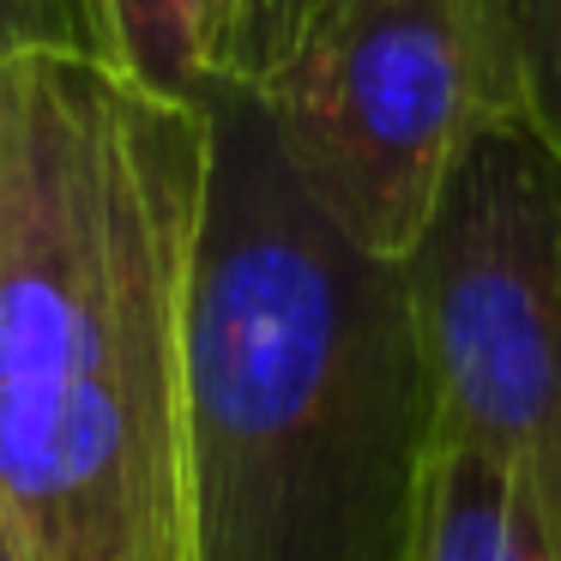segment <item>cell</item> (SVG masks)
Masks as SVG:
<instances>
[{
    "label": "cell",
    "mask_w": 561,
    "mask_h": 561,
    "mask_svg": "<svg viewBox=\"0 0 561 561\" xmlns=\"http://www.w3.org/2000/svg\"><path fill=\"white\" fill-rule=\"evenodd\" d=\"M199 103L91 49L0 79V513L25 561H182Z\"/></svg>",
    "instance_id": "obj_1"
},
{
    "label": "cell",
    "mask_w": 561,
    "mask_h": 561,
    "mask_svg": "<svg viewBox=\"0 0 561 561\" xmlns=\"http://www.w3.org/2000/svg\"><path fill=\"white\" fill-rule=\"evenodd\" d=\"M182 302V561H411L435 375L404 260L296 182L254 85L199 91Z\"/></svg>",
    "instance_id": "obj_2"
},
{
    "label": "cell",
    "mask_w": 561,
    "mask_h": 561,
    "mask_svg": "<svg viewBox=\"0 0 561 561\" xmlns=\"http://www.w3.org/2000/svg\"><path fill=\"white\" fill-rule=\"evenodd\" d=\"M320 211L380 260H411L459 158L513 115L489 0H327L254 85Z\"/></svg>",
    "instance_id": "obj_3"
},
{
    "label": "cell",
    "mask_w": 561,
    "mask_h": 561,
    "mask_svg": "<svg viewBox=\"0 0 561 561\" xmlns=\"http://www.w3.org/2000/svg\"><path fill=\"white\" fill-rule=\"evenodd\" d=\"M404 272L440 435L495 459L561 556V163L519 115L471 139Z\"/></svg>",
    "instance_id": "obj_4"
},
{
    "label": "cell",
    "mask_w": 561,
    "mask_h": 561,
    "mask_svg": "<svg viewBox=\"0 0 561 561\" xmlns=\"http://www.w3.org/2000/svg\"><path fill=\"white\" fill-rule=\"evenodd\" d=\"M411 561H561L525 489L465 440L435 428Z\"/></svg>",
    "instance_id": "obj_5"
},
{
    "label": "cell",
    "mask_w": 561,
    "mask_h": 561,
    "mask_svg": "<svg viewBox=\"0 0 561 561\" xmlns=\"http://www.w3.org/2000/svg\"><path fill=\"white\" fill-rule=\"evenodd\" d=\"M103 61L134 91L163 103H199L218 79V0H98Z\"/></svg>",
    "instance_id": "obj_6"
},
{
    "label": "cell",
    "mask_w": 561,
    "mask_h": 561,
    "mask_svg": "<svg viewBox=\"0 0 561 561\" xmlns=\"http://www.w3.org/2000/svg\"><path fill=\"white\" fill-rule=\"evenodd\" d=\"M513 115L561 163V0H489Z\"/></svg>",
    "instance_id": "obj_7"
},
{
    "label": "cell",
    "mask_w": 561,
    "mask_h": 561,
    "mask_svg": "<svg viewBox=\"0 0 561 561\" xmlns=\"http://www.w3.org/2000/svg\"><path fill=\"white\" fill-rule=\"evenodd\" d=\"M320 0H230V31H224V73L236 85H266L284 67V55L302 43Z\"/></svg>",
    "instance_id": "obj_8"
},
{
    "label": "cell",
    "mask_w": 561,
    "mask_h": 561,
    "mask_svg": "<svg viewBox=\"0 0 561 561\" xmlns=\"http://www.w3.org/2000/svg\"><path fill=\"white\" fill-rule=\"evenodd\" d=\"M25 49H91L103 55L98 0H0V79Z\"/></svg>",
    "instance_id": "obj_9"
},
{
    "label": "cell",
    "mask_w": 561,
    "mask_h": 561,
    "mask_svg": "<svg viewBox=\"0 0 561 561\" xmlns=\"http://www.w3.org/2000/svg\"><path fill=\"white\" fill-rule=\"evenodd\" d=\"M0 561H25V549H19L13 525H7V513H0Z\"/></svg>",
    "instance_id": "obj_10"
},
{
    "label": "cell",
    "mask_w": 561,
    "mask_h": 561,
    "mask_svg": "<svg viewBox=\"0 0 561 561\" xmlns=\"http://www.w3.org/2000/svg\"><path fill=\"white\" fill-rule=\"evenodd\" d=\"M320 7H327V0H320ZM320 7H314V13H320Z\"/></svg>",
    "instance_id": "obj_11"
}]
</instances>
